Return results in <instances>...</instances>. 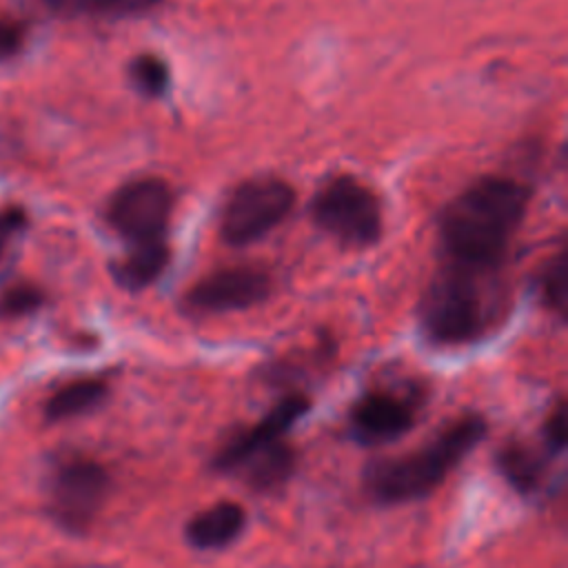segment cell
Masks as SVG:
<instances>
[{
  "label": "cell",
  "mask_w": 568,
  "mask_h": 568,
  "mask_svg": "<svg viewBox=\"0 0 568 568\" xmlns=\"http://www.w3.org/2000/svg\"><path fill=\"white\" fill-rule=\"evenodd\" d=\"M295 206V189L275 175H257L233 189L222 206L220 235L231 246H246L268 235Z\"/></svg>",
  "instance_id": "cell-5"
},
{
  "label": "cell",
  "mask_w": 568,
  "mask_h": 568,
  "mask_svg": "<svg viewBox=\"0 0 568 568\" xmlns=\"http://www.w3.org/2000/svg\"><path fill=\"white\" fill-rule=\"evenodd\" d=\"M504 308L506 293L499 275L439 264L422 293L417 317L428 342L464 346L495 328Z\"/></svg>",
  "instance_id": "cell-3"
},
{
  "label": "cell",
  "mask_w": 568,
  "mask_h": 568,
  "mask_svg": "<svg viewBox=\"0 0 568 568\" xmlns=\"http://www.w3.org/2000/svg\"><path fill=\"white\" fill-rule=\"evenodd\" d=\"M62 13H84L102 18H129L151 11L160 0H42Z\"/></svg>",
  "instance_id": "cell-16"
},
{
  "label": "cell",
  "mask_w": 568,
  "mask_h": 568,
  "mask_svg": "<svg viewBox=\"0 0 568 568\" xmlns=\"http://www.w3.org/2000/svg\"><path fill=\"white\" fill-rule=\"evenodd\" d=\"M486 419L477 413L455 417L419 448L368 464L362 477L364 493L382 506L426 497L486 437Z\"/></svg>",
  "instance_id": "cell-2"
},
{
  "label": "cell",
  "mask_w": 568,
  "mask_h": 568,
  "mask_svg": "<svg viewBox=\"0 0 568 568\" xmlns=\"http://www.w3.org/2000/svg\"><path fill=\"white\" fill-rule=\"evenodd\" d=\"M546 457L550 455L539 453L532 444L515 439L499 448L497 470L519 495H530L544 484Z\"/></svg>",
  "instance_id": "cell-14"
},
{
  "label": "cell",
  "mask_w": 568,
  "mask_h": 568,
  "mask_svg": "<svg viewBox=\"0 0 568 568\" xmlns=\"http://www.w3.org/2000/svg\"><path fill=\"white\" fill-rule=\"evenodd\" d=\"M171 251L164 240L133 244V248L113 264V280L126 291H142L151 286L169 266Z\"/></svg>",
  "instance_id": "cell-13"
},
{
  "label": "cell",
  "mask_w": 568,
  "mask_h": 568,
  "mask_svg": "<svg viewBox=\"0 0 568 568\" xmlns=\"http://www.w3.org/2000/svg\"><path fill=\"white\" fill-rule=\"evenodd\" d=\"M106 468L89 457L62 459L49 479V513L69 532H84L109 495Z\"/></svg>",
  "instance_id": "cell-6"
},
{
  "label": "cell",
  "mask_w": 568,
  "mask_h": 568,
  "mask_svg": "<svg viewBox=\"0 0 568 568\" xmlns=\"http://www.w3.org/2000/svg\"><path fill=\"white\" fill-rule=\"evenodd\" d=\"M530 191L506 175H484L457 193L437 222L439 264L501 275L528 213Z\"/></svg>",
  "instance_id": "cell-1"
},
{
  "label": "cell",
  "mask_w": 568,
  "mask_h": 568,
  "mask_svg": "<svg viewBox=\"0 0 568 568\" xmlns=\"http://www.w3.org/2000/svg\"><path fill=\"white\" fill-rule=\"evenodd\" d=\"M27 215L20 206H9L4 211H0V253L4 251L7 242L24 226Z\"/></svg>",
  "instance_id": "cell-22"
},
{
  "label": "cell",
  "mask_w": 568,
  "mask_h": 568,
  "mask_svg": "<svg viewBox=\"0 0 568 568\" xmlns=\"http://www.w3.org/2000/svg\"><path fill=\"white\" fill-rule=\"evenodd\" d=\"M129 78H131L133 87L146 98L164 95L169 80H171L169 67L164 64V60L153 53H142V55L133 58L129 64Z\"/></svg>",
  "instance_id": "cell-18"
},
{
  "label": "cell",
  "mask_w": 568,
  "mask_h": 568,
  "mask_svg": "<svg viewBox=\"0 0 568 568\" xmlns=\"http://www.w3.org/2000/svg\"><path fill=\"white\" fill-rule=\"evenodd\" d=\"M24 42V29L16 20H0V60L20 51Z\"/></svg>",
  "instance_id": "cell-21"
},
{
  "label": "cell",
  "mask_w": 568,
  "mask_h": 568,
  "mask_svg": "<svg viewBox=\"0 0 568 568\" xmlns=\"http://www.w3.org/2000/svg\"><path fill=\"white\" fill-rule=\"evenodd\" d=\"M417 399L397 390H368L348 413V430L362 446H382L408 433L417 419Z\"/></svg>",
  "instance_id": "cell-9"
},
{
  "label": "cell",
  "mask_w": 568,
  "mask_h": 568,
  "mask_svg": "<svg viewBox=\"0 0 568 568\" xmlns=\"http://www.w3.org/2000/svg\"><path fill=\"white\" fill-rule=\"evenodd\" d=\"M246 528V510L237 501H217L195 513L186 526L184 537L197 550H222L231 546Z\"/></svg>",
  "instance_id": "cell-11"
},
{
  "label": "cell",
  "mask_w": 568,
  "mask_h": 568,
  "mask_svg": "<svg viewBox=\"0 0 568 568\" xmlns=\"http://www.w3.org/2000/svg\"><path fill=\"white\" fill-rule=\"evenodd\" d=\"M109 395V386L100 377H80L60 386L44 404V415L49 422H67L82 417L98 406Z\"/></svg>",
  "instance_id": "cell-15"
},
{
  "label": "cell",
  "mask_w": 568,
  "mask_h": 568,
  "mask_svg": "<svg viewBox=\"0 0 568 568\" xmlns=\"http://www.w3.org/2000/svg\"><path fill=\"white\" fill-rule=\"evenodd\" d=\"M311 408V399L302 393H291L286 397H282L260 422L251 424L244 430H237L235 435H231L220 450L213 455L211 466L217 473H226L251 450H257L262 446L275 444L280 439L286 437V433L291 430V426Z\"/></svg>",
  "instance_id": "cell-10"
},
{
  "label": "cell",
  "mask_w": 568,
  "mask_h": 568,
  "mask_svg": "<svg viewBox=\"0 0 568 568\" xmlns=\"http://www.w3.org/2000/svg\"><path fill=\"white\" fill-rule=\"evenodd\" d=\"M173 213V191L155 175L122 184L109 200L106 222L131 244L164 240Z\"/></svg>",
  "instance_id": "cell-7"
},
{
  "label": "cell",
  "mask_w": 568,
  "mask_h": 568,
  "mask_svg": "<svg viewBox=\"0 0 568 568\" xmlns=\"http://www.w3.org/2000/svg\"><path fill=\"white\" fill-rule=\"evenodd\" d=\"M293 470H295V450L286 439H280L275 444L262 446L244 455L229 470V475H237L253 490L268 493L284 486V481L293 475Z\"/></svg>",
  "instance_id": "cell-12"
},
{
  "label": "cell",
  "mask_w": 568,
  "mask_h": 568,
  "mask_svg": "<svg viewBox=\"0 0 568 568\" xmlns=\"http://www.w3.org/2000/svg\"><path fill=\"white\" fill-rule=\"evenodd\" d=\"M541 297L546 306L559 317L566 315L568 304V255L559 248L541 271Z\"/></svg>",
  "instance_id": "cell-17"
},
{
  "label": "cell",
  "mask_w": 568,
  "mask_h": 568,
  "mask_svg": "<svg viewBox=\"0 0 568 568\" xmlns=\"http://www.w3.org/2000/svg\"><path fill=\"white\" fill-rule=\"evenodd\" d=\"M566 442H568V419H566V404L559 402L548 417L541 424V446L544 450L555 457L561 455L566 450Z\"/></svg>",
  "instance_id": "cell-19"
},
{
  "label": "cell",
  "mask_w": 568,
  "mask_h": 568,
  "mask_svg": "<svg viewBox=\"0 0 568 568\" xmlns=\"http://www.w3.org/2000/svg\"><path fill=\"white\" fill-rule=\"evenodd\" d=\"M311 220L348 248L373 246L384 226L377 195L353 175H335L317 189L311 200Z\"/></svg>",
  "instance_id": "cell-4"
},
{
  "label": "cell",
  "mask_w": 568,
  "mask_h": 568,
  "mask_svg": "<svg viewBox=\"0 0 568 568\" xmlns=\"http://www.w3.org/2000/svg\"><path fill=\"white\" fill-rule=\"evenodd\" d=\"M42 302V295L33 286H16L9 288L0 302V311L4 315H24L33 311Z\"/></svg>",
  "instance_id": "cell-20"
},
{
  "label": "cell",
  "mask_w": 568,
  "mask_h": 568,
  "mask_svg": "<svg viewBox=\"0 0 568 568\" xmlns=\"http://www.w3.org/2000/svg\"><path fill=\"white\" fill-rule=\"evenodd\" d=\"M271 288L273 282L266 268L253 264L226 266L195 282L184 295V306L191 313L242 311L264 302Z\"/></svg>",
  "instance_id": "cell-8"
}]
</instances>
